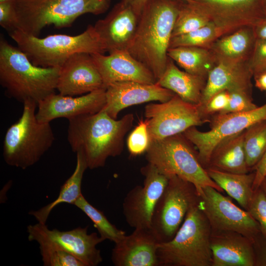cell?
Segmentation results:
<instances>
[{"instance_id":"41","label":"cell","mask_w":266,"mask_h":266,"mask_svg":"<svg viewBox=\"0 0 266 266\" xmlns=\"http://www.w3.org/2000/svg\"><path fill=\"white\" fill-rule=\"evenodd\" d=\"M255 266H266V236L260 233L253 240Z\"/></svg>"},{"instance_id":"12","label":"cell","mask_w":266,"mask_h":266,"mask_svg":"<svg viewBox=\"0 0 266 266\" xmlns=\"http://www.w3.org/2000/svg\"><path fill=\"white\" fill-rule=\"evenodd\" d=\"M28 239L39 246H49L67 252L80 260L85 266H97L102 262L97 245L105 239L97 233H88V226L69 231L49 229L38 222L27 227Z\"/></svg>"},{"instance_id":"31","label":"cell","mask_w":266,"mask_h":266,"mask_svg":"<svg viewBox=\"0 0 266 266\" xmlns=\"http://www.w3.org/2000/svg\"><path fill=\"white\" fill-rule=\"evenodd\" d=\"M83 212L92 221L100 235L114 243L126 235L125 231L117 228L107 219L103 212L93 206L83 194L73 204Z\"/></svg>"},{"instance_id":"35","label":"cell","mask_w":266,"mask_h":266,"mask_svg":"<svg viewBox=\"0 0 266 266\" xmlns=\"http://www.w3.org/2000/svg\"><path fill=\"white\" fill-rule=\"evenodd\" d=\"M228 91L230 94L228 105L220 113L247 112L258 107L253 102L252 91L240 89H234Z\"/></svg>"},{"instance_id":"28","label":"cell","mask_w":266,"mask_h":266,"mask_svg":"<svg viewBox=\"0 0 266 266\" xmlns=\"http://www.w3.org/2000/svg\"><path fill=\"white\" fill-rule=\"evenodd\" d=\"M167 56L185 71L207 79L217 62L210 49L195 46L169 48Z\"/></svg>"},{"instance_id":"27","label":"cell","mask_w":266,"mask_h":266,"mask_svg":"<svg viewBox=\"0 0 266 266\" xmlns=\"http://www.w3.org/2000/svg\"><path fill=\"white\" fill-rule=\"evenodd\" d=\"M209 176L231 198L247 210L254 193L255 172L234 173L205 168Z\"/></svg>"},{"instance_id":"2","label":"cell","mask_w":266,"mask_h":266,"mask_svg":"<svg viewBox=\"0 0 266 266\" xmlns=\"http://www.w3.org/2000/svg\"><path fill=\"white\" fill-rule=\"evenodd\" d=\"M182 0H149L128 51L154 75L164 73L175 22Z\"/></svg>"},{"instance_id":"23","label":"cell","mask_w":266,"mask_h":266,"mask_svg":"<svg viewBox=\"0 0 266 266\" xmlns=\"http://www.w3.org/2000/svg\"><path fill=\"white\" fill-rule=\"evenodd\" d=\"M252 77L248 62L217 63L208 74L198 106L203 107L214 95L222 91L240 89L252 91Z\"/></svg>"},{"instance_id":"18","label":"cell","mask_w":266,"mask_h":266,"mask_svg":"<svg viewBox=\"0 0 266 266\" xmlns=\"http://www.w3.org/2000/svg\"><path fill=\"white\" fill-rule=\"evenodd\" d=\"M140 16L121 0L94 25L106 52L128 51L135 35Z\"/></svg>"},{"instance_id":"22","label":"cell","mask_w":266,"mask_h":266,"mask_svg":"<svg viewBox=\"0 0 266 266\" xmlns=\"http://www.w3.org/2000/svg\"><path fill=\"white\" fill-rule=\"evenodd\" d=\"M212 266H255L253 240L231 231L211 232Z\"/></svg>"},{"instance_id":"51","label":"cell","mask_w":266,"mask_h":266,"mask_svg":"<svg viewBox=\"0 0 266 266\" xmlns=\"http://www.w3.org/2000/svg\"></svg>"},{"instance_id":"45","label":"cell","mask_w":266,"mask_h":266,"mask_svg":"<svg viewBox=\"0 0 266 266\" xmlns=\"http://www.w3.org/2000/svg\"><path fill=\"white\" fill-rule=\"evenodd\" d=\"M253 78L256 87L262 91H265L266 94V72H263Z\"/></svg>"},{"instance_id":"6","label":"cell","mask_w":266,"mask_h":266,"mask_svg":"<svg viewBox=\"0 0 266 266\" xmlns=\"http://www.w3.org/2000/svg\"><path fill=\"white\" fill-rule=\"evenodd\" d=\"M13 3L17 30L38 36L47 26L69 27L82 15L105 12L110 0H16Z\"/></svg>"},{"instance_id":"19","label":"cell","mask_w":266,"mask_h":266,"mask_svg":"<svg viewBox=\"0 0 266 266\" xmlns=\"http://www.w3.org/2000/svg\"><path fill=\"white\" fill-rule=\"evenodd\" d=\"M175 94L156 83L133 81L116 82L105 90L106 102L102 110L116 119L119 113L128 107L152 101L164 102Z\"/></svg>"},{"instance_id":"34","label":"cell","mask_w":266,"mask_h":266,"mask_svg":"<svg viewBox=\"0 0 266 266\" xmlns=\"http://www.w3.org/2000/svg\"><path fill=\"white\" fill-rule=\"evenodd\" d=\"M41 260L44 266H85L72 254L61 249L39 246Z\"/></svg>"},{"instance_id":"40","label":"cell","mask_w":266,"mask_h":266,"mask_svg":"<svg viewBox=\"0 0 266 266\" xmlns=\"http://www.w3.org/2000/svg\"><path fill=\"white\" fill-rule=\"evenodd\" d=\"M0 25L9 32L17 30V17L13 1L0 2Z\"/></svg>"},{"instance_id":"33","label":"cell","mask_w":266,"mask_h":266,"mask_svg":"<svg viewBox=\"0 0 266 266\" xmlns=\"http://www.w3.org/2000/svg\"><path fill=\"white\" fill-rule=\"evenodd\" d=\"M222 36L218 28L212 22L191 32L172 37L169 48L195 46L209 49L213 42Z\"/></svg>"},{"instance_id":"4","label":"cell","mask_w":266,"mask_h":266,"mask_svg":"<svg viewBox=\"0 0 266 266\" xmlns=\"http://www.w3.org/2000/svg\"><path fill=\"white\" fill-rule=\"evenodd\" d=\"M199 201L190 208L174 237L158 244L159 266H212L211 230Z\"/></svg>"},{"instance_id":"37","label":"cell","mask_w":266,"mask_h":266,"mask_svg":"<svg viewBox=\"0 0 266 266\" xmlns=\"http://www.w3.org/2000/svg\"><path fill=\"white\" fill-rule=\"evenodd\" d=\"M247 211L258 223L262 234L266 236V194L261 186L254 190Z\"/></svg>"},{"instance_id":"46","label":"cell","mask_w":266,"mask_h":266,"mask_svg":"<svg viewBox=\"0 0 266 266\" xmlns=\"http://www.w3.org/2000/svg\"><path fill=\"white\" fill-rule=\"evenodd\" d=\"M261 187L263 188L265 194H266V177L263 181Z\"/></svg>"},{"instance_id":"3","label":"cell","mask_w":266,"mask_h":266,"mask_svg":"<svg viewBox=\"0 0 266 266\" xmlns=\"http://www.w3.org/2000/svg\"><path fill=\"white\" fill-rule=\"evenodd\" d=\"M60 67L34 65L18 47L0 40V83L10 98L37 104L55 93Z\"/></svg>"},{"instance_id":"43","label":"cell","mask_w":266,"mask_h":266,"mask_svg":"<svg viewBox=\"0 0 266 266\" xmlns=\"http://www.w3.org/2000/svg\"><path fill=\"white\" fill-rule=\"evenodd\" d=\"M257 39L266 40V17L253 27Z\"/></svg>"},{"instance_id":"7","label":"cell","mask_w":266,"mask_h":266,"mask_svg":"<svg viewBox=\"0 0 266 266\" xmlns=\"http://www.w3.org/2000/svg\"><path fill=\"white\" fill-rule=\"evenodd\" d=\"M36 107V102L25 101L21 116L6 131L3 157L10 166L25 169L34 165L54 142L55 136L50 123L37 120Z\"/></svg>"},{"instance_id":"47","label":"cell","mask_w":266,"mask_h":266,"mask_svg":"<svg viewBox=\"0 0 266 266\" xmlns=\"http://www.w3.org/2000/svg\"><path fill=\"white\" fill-rule=\"evenodd\" d=\"M263 8L265 16L266 17V0H263Z\"/></svg>"},{"instance_id":"26","label":"cell","mask_w":266,"mask_h":266,"mask_svg":"<svg viewBox=\"0 0 266 266\" xmlns=\"http://www.w3.org/2000/svg\"><path fill=\"white\" fill-rule=\"evenodd\" d=\"M244 131L220 142L214 148L206 168L234 173L251 172L246 160Z\"/></svg>"},{"instance_id":"39","label":"cell","mask_w":266,"mask_h":266,"mask_svg":"<svg viewBox=\"0 0 266 266\" xmlns=\"http://www.w3.org/2000/svg\"><path fill=\"white\" fill-rule=\"evenodd\" d=\"M248 64L253 77L264 72L266 68V40H256Z\"/></svg>"},{"instance_id":"48","label":"cell","mask_w":266,"mask_h":266,"mask_svg":"<svg viewBox=\"0 0 266 266\" xmlns=\"http://www.w3.org/2000/svg\"><path fill=\"white\" fill-rule=\"evenodd\" d=\"M16 0H0V2L5 1H13Z\"/></svg>"},{"instance_id":"17","label":"cell","mask_w":266,"mask_h":266,"mask_svg":"<svg viewBox=\"0 0 266 266\" xmlns=\"http://www.w3.org/2000/svg\"><path fill=\"white\" fill-rule=\"evenodd\" d=\"M105 89L79 97L52 94L37 104L36 117L42 123H50L60 118L67 120L101 111L105 104Z\"/></svg>"},{"instance_id":"9","label":"cell","mask_w":266,"mask_h":266,"mask_svg":"<svg viewBox=\"0 0 266 266\" xmlns=\"http://www.w3.org/2000/svg\"><path fill=\"white\" fill-rule=\"evenodd\" d=\"M200 200L191 183L173 175L155 207L150 229L159 243L170 240L182 224L190 208Z\"/></svg>"},{"instance_id":"8","label":"cell","mask_w":266,"mask_h":266,"mask_svg":"<svg viewBox=\"0 0 266 266\" xmlns=\"http://www.w3.org/2000/svg\"><path fill=\"white\" fill-rule=\"evenodd\" d=\"M195 149L182 133L150 141L145 158L148 163L168 178L176 175L191 183L199 197L202 194L203 189L207 186L223 193L209 176Z\"/></svg>"},{"instance_id":"49","label":"cell","mask_w":266,"mask_h":266,"mask_svg":"<svg viewBox=\"0 0 266 266\" xmlns=\"http://www.w3.org/2000/svg\"><path fill=\"white\" fill-rule=\"evenodd\" d=\"M264 72H266V68L265 70L264 71Z\"/></svg>"},{"instance_id":"25","label":"cell","mask_w":266,"mask_h":266,"mask_svg":"<svg viewBox=\"0 0 266 266\" xmlns=\"http://www.w3.org/2000/svg\"><path fill=\"white\" fill-rule=\"evenodd\" d=\"M206 80L181 70L168 57L165 70L156 83L171 91L184 101L199 105Z\"/></svg>"},{"instance_id":"15","label":"cell","mask_w":266,"mask_h":266,"mask_svg":"<svg viewBox=\"0 0 266 266\" xmlns=\"http://www.w3.org/2000/svg\"><path fill=\"white\" fill-rule=\"evenodd\" d=\"M214 24L222 36L265 18L263 0H191Z\"/></svg>"},{"instance_id":"21","label":"cell","mask_w":266,"mask_h":266,"mask_svg":"<svg viewBox=\"0 0 266 266\" xmlns=\"http://www.w3.org/2000/svg\"><path fill=\"white\" fill-rule=\"evenodd\" d=\"M157 238L150 229H134L114 243L111 261L115 266H159Z\"/></svg>"},{"instance_id":"38","label":"cell","mask_w":266,"mask_h":266,"mask_svg":"<svg viewBox=\"0 0 266 266\" xmlns=\"http://www.w3.org/2000/svg\"><path fill=\"white\" fill-rule=\"evenodd\" d=\"M229 99V91H222L214 95L203 107L200 109L203 116L210 120L212 116L222 113L226 108Z\"/></svg>"},{"instance_id":"30","label":"cell","mask_w":266,"mask_h":266,"mask_svg":"<svg viewBox=\"0 0 266 266\" xmlns=\"http://www.w3.org/2000/svg\"><path fill=\"white\" fill-rule=\"evenodd\" d=\"M244 146L247 166L253 171L266 152V120L245 130Z\"/></svg>"},{"instance_id":"32","label":"cell","mask_w":266,"mask_h":266,"mask_svg":"<svg viewBox=\"0 0 266 266\" xmlns=\"http://www.w3.org/2000/svg\"><path fill=\"white\" fill-rule=\"evenodd\" d=\"M210 22L207 16L194 3L182 0L172 37L196 30Z\"/></svg>"},{"instance_id":"42","label":"cell","mask_w":266,"mask_h":266,"mask_svg":"<svg viewBox=\"0 0 266 266\" xmlns=\"http://www.w3.org/2000/svg\"><path fill=\"white\" fill-rule=\"evenodd\" d=\"M253 171L255 174L253 186V190H255L261 186L263 181L266 177V152Z\"/></svg>"},{"instance_id":"36","label":"cell","mask_w":266,"mask_h":266,"mask_svg":"<svg viewBox=\"0 0 266 266\" xmlns=\"http://www.w3.org/2000/svg\"><path fill=\"white\" fill-rule=\"evenodd\" d=\"M127 147L132 156L146 153L150 144V138L146 120H140L137 126L129 134Z\"/></svg>"},{"instance_id":"20","label":"cell","mask_w":266,"mask_h":266,"mask_svg":"<svg viewBox=\"0 0 266 266\" xmlns=\"http://www.w3.org/2000/svg\"><path fill=\"white\" fill-rule=\"evenodd\" d=\"M92 55L105 89L118 82L133 81L151 84L157 82L151 71L128 51H116L108 55L104 54Z\"/></svg>"},{"instance_id":"14","label":"cell","mask_w":266,"mask_h":266,"mask_svg":"<svg viewBox=\"0 0 266 266\" xmlns=\"http://www.w3.org/2000/svg\"><path fill=\"white\" fill-rule=\"evenodd\" d=\"M143 185H136L125 197L122 209L125 220L134 229H150L156 203L163 194L168 178L153 164L148 163L140 169Z\"/></svg>"},{"instance_id":"44","label":"cell","mask_w":266,"mask_h":266,"mask_svg":"<svg viewBox=\"0 0 266 266\" xmlns=\"http://www.w3.org/2000/svg\"><path fill=\"white\" fill-rule=\"evenodd\" d=\"M126 3L130 5L134 11L140 16L142 9L149 0H123Z\"/></svg>"},{"instance_id":"11","label":"cell","mask_w":266,"mask_h":266,"mask_svg":"<svg viewBox=\"0 0 266 266\" xmlns=\"http://www.w3.org/2000/svg\"><path fill=\"white\" fill-rule=\"evenodd\" d=\"M144 115L150 142L182 133L191 127L210 122L198 105L186 102L176 94L167 101L147 104Z\"/></svg>"},{"instance_id":"1","label":"cell","mask_w":266,"mask_h":266,"mask_svg":"<svg viewBox=\"0 0 266 266\" xmlns=\"http://www.w3.org/2000/svg\"><path fill=\"white\" fill-rule=\"evenodd\" d=\"M68 120L67 138L72 151L81 153L88 168L94 169L104 166L108 158L122 153L134 116L128 113L116 120L101 110Z\"/></svg>"},{"instance_id":"10","label":"cell","mask_w":266,"mask_h":266,"mask_svg":"<svg viewBox=\"0 0 266 266\" xmlns=\"http://www.w3.org/2000/svg\"><path fill=\"white\" fill-rule=\"evenodd\" d=\"M264 120L266 103L247 112L216 114L211 117L209 131L202 132L192 127L183 134L197 149L199 159L206 168L214 148L220 142Z\"/></svg>"},{"instance_id":"50","label":"cell","mask_w":266,"mask_h":266,"mask_svg":"<svg viewBox=\"0 0 266 266\" xmlns=\"http://www.w3.org/2000/svg\"></svg>"},{"instance_id":"5","label":"cell","mask_w":266,"mask_h":266,"mask_svg":"<svg viewBox=\"0 0 266 266\" xmlns=\"http://www.w3.org/2000/svg\"><path fill=\"white\" fill-rule=\"evenodd\" d=\"M9 35L34 65L43 67H61L77 53L106 52L101 39L92 25H89L83 33L76 35L56 34L40 38L19 30L9 32Z\"/></svg>"},{"instance_id":"13","label":"cell","mask_w":266,"mask_h":266,"mask_svg":"<svg viewBox=\"0 0 266 266\" xmlns=\"http://www.w3.org/2000/svg\"><path fill=\"white\" fill-rule=\"evenodd\" d=\"M199 205L207 218L211 232L231 231L254 239L261 231L250 213L235 205L216 189H203Z\"/></svg>"},{"instance_id":"16","label":"cell","mask_w":266,"mask_h":266,"mask_svg":"<svg viewBox=\"0 0 266 266\" xmlns=\"http://www.w3.org/2000/svg\"><path fill=\"white\" fill-rule=\"evenodd\" d=\"M102 89H105L103 81L91 54L75 53L60 68L57 90L62 95H83Z\"/></svg>"},{"instance_id":"29","label":"cell","mask_w":266,"mask_h":266,"mask_svg":"<svg viewBox=\"0 0 266 266\" xmlns=\"http://www.w3.org/2000/svg\"><path fill=\"white\" fill-rule=\"evenodd\" d=\"M76 165L71 176L61 187L57 198L42 208L30 212L38 222L46 224L52 210L60 203L74 204L82 194L81 185L85 171L88 168L86 162L80 153H76Z\"/></svg>"},{"instance_id":"24","label":"cell","mask_w":266,"mask_h":266,"mask_svg":"<svg viewBox=\"0 0 266 266\" xmlns=\"http://www.w3.org/2000/svg\"><path fill=\"white\" fill-rule=\"evenodd\" d=\"M253 27L245 26L216 39L210 47L217 63L248 62L256 42Z\"/></svg>"}]
</instances>
